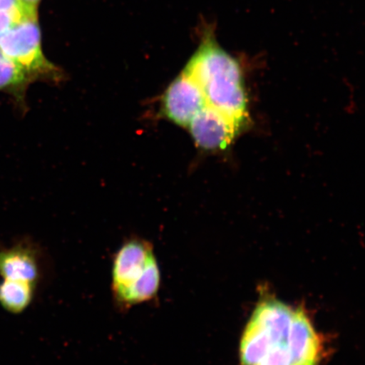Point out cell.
Returning <instances> with one entry per match:
<instances>
[{
    "mask_svg": "<svg viewBox=\"0 0 365 365\" xmlns=\"http://www.w3.org/2000/svg\"><path fill=\"white\" fill-rule=\"evenodd\" d=\"M33 81L20 66L0 50V91L12 95L18 102L24 103L27 86Z\"/></svg>",
    "mask_w": 365,
    "mask_h": 365,
    "instance_id": "8fae6325",
    "label": "cell"
},
{
    "mask_svg": "<svg viewBox=\"0 0 365 365\" xmlns=\"http://www.w3.org/2000/svg\"><path fill=\"white\" fill-rule=\"evenodd\" d=\"M257 365H292L287 342L274 346Z\"/></svg>",
    "mask_w": 365,
    "mask_h": 365,
    "instance_id": "7c38bea8",
    "label": "cell"
},
{
    "mask_svg": "<svg viewBox=\"0 0 365 365\" xmlns=\"http://www.w3.org/2000/svg\"><path fill=\"white\" fill-rule=\"evenodd\" d=\"M292 365H317L319 357L318 336L302 310L294 312L287 336Z\"/></svg>",
    "mask_w": 365,
    "mask_h": 365,
    "instance_id": "52a82bcc",
    "label": "cell"
},
{
    "mask_svg": "<svg viewBox=\"0 0 365 365\" xmlns=\"http://www.w3.org/2000/svg\"><path fill=\"white\" fill-rule=\"evenodd\" d=\"M43 255L34 243L22 241L0 248V276L3 279L31 282L38 285L43 276Z\"/></svg>",
    "mask_w": 365,
    "mask_h": 365,
    "instance_id": "8992f818",
    "label": "cell"
},
{
    "mask_svg": "<svg viewBox=\"0 0 365 365\" xmlns=\"http://www.w3.org/2000/svg\"><path fill=\"white\" fill-rule=\"evenodd\" d=\"M0 50L34 81H59L61 71L45 58L41 45L38 14H29L0 39Z\"/></svg>",
    "mask_w": 365,
    "mask_h": 365,
    "instance_id": "3957f363",
    "label": "cell"
},
{
    "mask_svg": "<svg viewBox=\"0 0 365 365\" xmlns=\"http://www.w3.org/2000/svg\"><path fill=\"white\" fill-rule=\"evenodd\" d=\"M293 314V309L279 301L267 300L258 305L251 319L259 324L272 341L279 344L287 342Z\"/></svg>",
    "mask_w": 365,
    "mask_h": 365,
    "instance_id": "ba28073f",
    "label": "cell"
},
{
    "mask_svg": "<svg viewBox=\"0 0 365 365\" xmlns=\"http://www.w3.org/2000/svg\"><path fill=\"white\" fill-rule=\"evenodd\" d=\"M276 345L278 344L272 341L270 334L259 324L250 319L241 341L242 365H257Z\"/></svg>",
    "mask_w": 365,
    "mask_h": 365,
    "instance_id": "9c48e42d",
    "label": "cell"
},
{
    "mask_svg": "<svg viewBox=\"0 0 365 365\" xmlns=\"http://www.w3.org/2000/svg\"><path fill=\"white\" fill-rule=\"evenodd\" d=\"M25 11L20 0H0V11Z\"/></svg>",
    "mask_w": 365,
    "mask_h": 365,
    "instance_id": "5bb4252c",
    "label": "cell"
},
{
    "mask_svg": "<svg viewBox=\"0 0 365 365\" xmlns=\"http://www.w3.org/2000/svg\"><path fill=\"white\" fill-rule=\"evenodd\" d=\"M29 14L25 11H0V36H4L9 30L17 24L23 17Z\"/></svg>",
    "mask_w": 365,
    "mask_h": 365,
    "instance_id": "4fadbf2b",
    "label": "cell"
},
{
    "mask_svg": "<svg viewBox=\"0 0 365 365\" xmlns=\"http://www.w3.org/2000/svg\"><path fill=\"white\" fill-rule=\"evenodd\" d=\"M207 106L202 89L184 71L164 91L159 115L177 125L188 128L200 110Z\"/></svg>",
    "mask_w": 365,
    "mask_h": 365,
    "instance_id": "277c9868",
    "label": "cell"
},
{
    "mask_svg": "<svg viewBox=\"0 0 365 365\" xmlns=\"http://www.w3.org/2000/svg\"><path fill=\"white\" fill-rule=\"evenodd\" d=\"M162 275L150 242L128 239L114 254L111 268L113 304L121 312L156 300Z\"/></svg>",
    "mask_w": 365,
    "mask_h": 365,
    "instance_id": "7a4b0ae2",
    "label": "cell"
},
{
    "mask_svg": "<svg viewBox=\"0 0 365 365\" xmlns=\"http://www.w3.org/2000/svg\"><path fill=\"white\" fill-rule=\"evenodd\" d=\"M187 129L196 145L208 152L227 148L240 131L234 123L207 105L196 114Z\"/></svg>",
    "mask_w": 365,
    "mask_h": 365,
    "instance_id": "5b68a950",
    "label": "cell"
},
{
    "mask_svg": "<svg viewBox=\"0 0 365 365\" xmlns=\"http://www.w3.org/2000/svg\"><path fill=\"white\" fill-rule=\"evenodd\" d=\"M184 71L199 85L207 106L221 113L240 130L243 129L249 117L243 72L211 31L205 34Z\"/></svg>",
    "mask_w": 365,
    "mask_h": 365,
    "instance_id": "6da1fadb",
    "label": "cell"
},
{
    "mask_svg": "<svg viewBox=\"0 0 365 365\" xmlns=\"http://www.w3.org/2000/svg\"><path fill=\"white\" fill-rule=\"evenodd\" d=\"M2 36H0V39H1Z\"/></svg>",
    "mask_w": 365,
    "mask_h": 365,
    "instance_id": "2e32d148",
    "label": "cell"
},
{
    "mask_svg": "<svg viewBox=\"0 0 365 365\" xmlns=\"http://www.w3.org/2000/svg\"><path fill=\"white\" fill-rule=\"evenodd\" d=\"M21 6L26 12L36 13L40 0H20Z\"/></svg>",
    "mask_w": 365,
    "mask_h": 365,
    "instance_id": "9a60e30c",
    "label": "cell"
},
{
    "mask_svg": "<svg viewBox=\"0 0 365 365\" xmlns=\"http://www.w3.org/2000/svg\"><path fill=\"white\" fill-rule=\"evenodd\" d=\"M36 287L31 282L4 279L0 282V304L12 314L24 312L34 302Z\"/></svg>",
    "mask_w": 365,
    "mask_h": 365,
    "instance_id": "30bf717a",
    "label": "cell"
}]
</instances>
